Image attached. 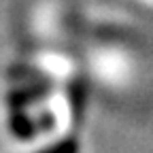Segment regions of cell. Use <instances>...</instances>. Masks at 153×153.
Returning <instances> with one entry per match:
<instances>
[{"label":"cell","instance_id":"1","mask_svg":"<svg viewBox=\"0 0 153 153\" xmlns=\"http://www.w3.org/2000/svg\"><path fill=\"white\" fill-rule=\"evenodd\" d=\"M68 98H70V111H72V123L79 128L85 117V102H87V87L83 81H72L68 85Z\"/></svg>","mask_w":153,"mask_h":153},{"label":"cell","instance_id":"2","mask_svg":"<svg viewBox=\"0 0 153 153\" xmlns=\"http://www.w3.org/2000/svg\"><path fill=\"white\" fill-rule=\"evenodd\" d=\"M9 126H11V132L15 134V138H19V140H30L36 134V121L30 119L22 108H13Z\"/></svg>","mask_w":153,"mask_h":153},{"label":"cell","instance_id":"3","mask_svg":"<svg viewBox=\"0 0 153 153\" xmlns=\"http://www.w3.org/2000/svg\"><path fill=\"white\" fill-rule=\"evenodd\" d=\"M49 91V85L45 83H36V85H28L26 89H15L9 94V102L13 108H19V106H24V104H30V100L34 98H41V96H45Z\"/></svg>","mask_w":153,"mask_h":153},{"label":"cell","instance_id":"4","mask_svg":"<svg viewBox=\"0 0 153 153\" xmlns=\"http://www.w3.org/2000/svg\"><path fill=\"white\" fill-rule=\"evenodd\" d=\"M79 151H81L79 140H76L74 136H66L62 140H57L55 145H51V147L41 149L38 153H79Z\"/></svg>","mask_w":153,"mask_h":153},{"label":"cell","instance_id":"5","mask_svg":"<svg viewBox=\"0 0 153 153\" xmlns=\"http://www.w3.org/2000/svg\"><path fill=\"white\" fill-rule=\"evenodd\" d=\"M55 128V117L51 113H43L41 117H38V121H36V130H45V132H49V130H53Z\"/></svg>","mask_w":153,"mask_h":153}]
</instances>
